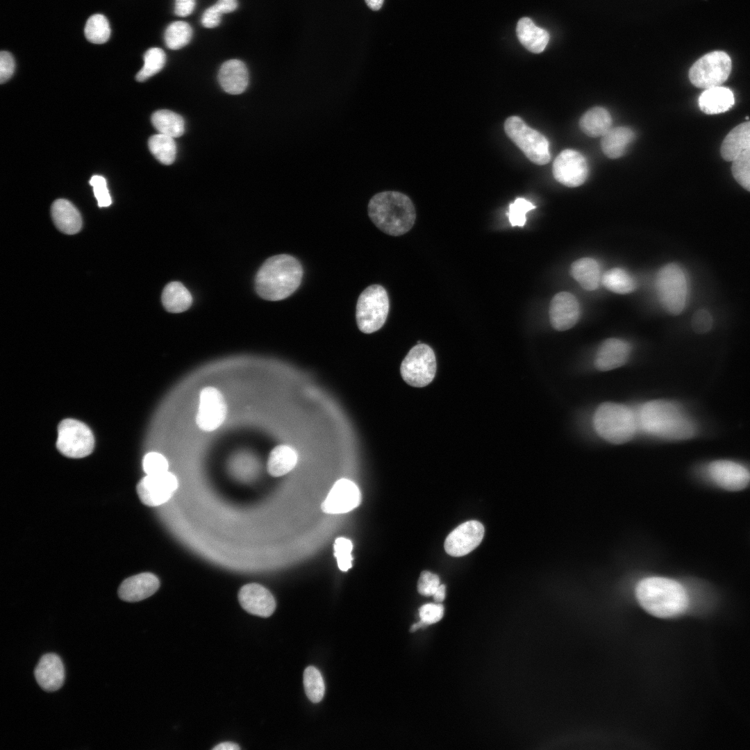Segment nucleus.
Segmentation results:
<instances>
[{
	"mask_svg": "<svg viewBox=\"0 0 750 750\" xmlns=\"http://www.w3.org/2000/svg\"><path fill=\"white\" fill-rule=\"evenodd\" d=\"M708 474L719 487L730 491L744 488L750 481L748 469L730 460H716L710 463Z\"/></svg>",
	"mask_w": 750,
	"mask_h": 750,
	"instance_id": "nucleus-17",
	"label": "nucleus"
},
{
	"mask_svg": "<svg viewBox=\"0 0 750 750\" xmlns=\"http://www.w3.org/2000/svg\"><path fill=\"white\" fill-rule=\"evenodd\" d=\"M215 5L222 14H224L234 11L238 7V1L218 0Z\"/></svg>",
	"mask_w": 750,
	"mask_h": 750,
	"instance_id": "nucleus-51",
	"label": "nucleus"
},
{
	"mask_svg": "<svg viewBox=\"0 0 750 750\" xmlns=\"http://www.w3.org/2000/svg\"><path fill=\"white\" fill-rule=\"evenodd\" d=\"M219 83L222 89L231 94L242 93L249 84V72L245 64L237 59L226 61L218 73Z\"/></svg>",
	"mask_w": 750,
	"mask_h": 750,
	"instance_id": "nucleus-23",
	"label": "nucleus"
},
{
	"mask_svg": "<svg viewBox=\"0 0 750 750\" xmlns=\"http://www.w3.org/2000/svg\"><path fill=\"white\" fill-rule=\"evenodd\" d=\"M90 184L93 188L94 197L97 200L98 206L100 208L108 207L112 203V199L110 195L106 180L104 177L99 175H94L92 176L90 180Z\"/></svg>",
	"mask_w": 750,
	"mask_h": 750,
	"instance_id": "nucleus-44",
	"label": "nucleus"
},
{
	"mask_svg": "<svg viewBox=\"0 0 750 750\" xmlns=\"http://www.w3.org/2000/svg\"><path fill=\"white\" fill-rule=\"evenodd\" d=\"M368 215L372 222L386 234L399 236L412 227L416 213L410 199L397 191L376 194L368 203Z\"/></svg>",
	"mask_w": 750,
	"mask_h": 750,
	"instance_id": "nucleus-4",
	"label": "nucleus"
},
{
	"mask_svg": "<svg viewBox=\"0 0 750 750\" xmlns=\"http://www.w3.org/2000/svg\"><path fill=\"white\" fill-rule=\"evenodd\" d=\"M636 597L640 606L651 615L672 617L682 614L689 606V597L678 582L664 577H649L637 585Z\"/></svg>",
	"mask_w": 750,
	"mask_h": 750,
	"instance_id": "nucleus-3",
	"label": "nucleus"
},
{
	"mask_svg": "<svg viewBox=\"0 0 750 750\" xmlns=\"http://www.w3.org/2000/svg\"><path fill=\"white\" fill-rule=\"evenodd\" d=\"M222 15L217 6L213 5L203 13L201 24L206 28H215L220 24Z\"/></svg>",
	"mask_w": 750,
	"mask_h": 750,
	"instance_id": "nucleus-49",
	"label": "nucleus"
},
{
	"mask_svg": "<svg viewBox=\"0 0 750 750\" xmlns=\"http://www.w3.org/2000/svg\"><path fill=\"white\" fill-rule=\"evenodd\" d=\"M297 460L298 455L292 447L285 444L278 445L269 455L267 472L272 476H281L295 467Z\"/></svg>",
	"mask_w": 750,
	"mask_h": 750,
	"instance_id": "nucleus-30",
	"label": "nucleus"
},
{
	"mask_svg": "<svg viewBox=\"0 0 750 750\" xmlns=\"http://www.w3.org/2000/svg\"><path fill=\"white\" fill-rule=\"evenodd\" d=\"M734 103L733 92L722 85L705 90L699 98L700 109L708 115L724 112L732 108Z\"/></svg>",
	"mask_w": 750,
	"mask_h": 750,
	"instance_id": "nucleus-25",
	"label": "nucleus"
},
{
	"mask_svg": "<svg viewBox=\"0 0 750 750\" xmlns=\"http://www.w3.org/2000/svg\"><path fill=\"white\" fill-rule=\"evenodd\" d=\"M239 602L247 612L262 617L272 615L276 608L272 594L258 583L243 585L238 593Z\"/></svg>",
	"mask_w": 750,
	"mask_h": 750,
	"instance_id": "nucleus-19",
	"label": "nucleus"
},
{
	"mask_svg": "<svg viewBox=\"0 0 750 750\" xmlns=\"http://www.w3.org/2000/svg\"><path fill=\"white\" fill-rule=\"evenodd\" d=\"M508 137L533 163L547 164L551 156L547 139L538 131L528 126L519 117H509L504 123Z\"/></svg>",
	"mask_w": 750,
	"mask_h": 750,
	"instance_id": "nucleus-8",
	"label": "nucleus"
},
{
	"mask_svg": "<svg viewBox=\"0 0 750 750\" xmlns=\"http://www.w3.org/2000/svg\"><path fill=\"white\" fill-rule=\"evenodd\" d=\"M360 502L361 494L356 484L341 478L335 483L321 508L327 514H342L355 509Z\"/></svg>",
	"mask_w": 750,
	"mask_h": 750,
	"instance_id": "nucleus-16",
	"label": "nucleus"
},
{
	"mask_svg": "<svg viewBox=\"0 0 750 750\" xmlns=\"http://www.w3.org/2000/svg\"><path fill=\"white\" fill-rule=\"evenodd\" d=\"M638 425L644 433L662 439L682 440L692 438L695 424L677 403L654 400L644 403L638 410Z\"/></svg>",
	"mask_w": 750,
	"mask_h": 750,
	"instance_id": "nucleus-1",
	"label": "nucleus"
},
{
	"mask_svg": "<svg viewBox=\"0 0 750 750\" xmlns=\"http://www.w3.org/2000/svg\"><path fill=\"white\" fill-rule=\"evenodd\" d=\"M427 626L424 622L420 620L419 622L414 624L410 628V632H415L420 628Z\"/></svg>",
	"mask_w": 750,
	"mask_h": 750,
	"instance_id": "nucleus-55",
	"label": "nucleus"
},
{
	"mask_svg": "<svg viewBox=\"0 0 750 750\" xmlns=\"http://www.w3.org/2000/svg\"><path fill=\"white\" fill-rule=\"evenodd\" d=\"M151 122L159 133L172 138L181 136L185 131L183 117L169 110H159L151 116Z\"/></svg>",
	"mask_w": 750,
	"mask_h": 750,
	"instance_id": "nucleus-33",
	"label": "nucleus"
},
{
	"mask_svg": "<svg viewBox=\"0 0 750 750\" xmlns=\"http://www.w3.org/2000/svg\"><path fill=\"white\" fill-rule=\"evenodd\" d=\"M195 7V0H175L174 12L180 17L190 15Z\"/></svg>",
	"mask_w": 750,
	"mask_h": 750,
	"instance_id": "nucleus-50",
	"label": "nucleus"
},
{
	"mask_svg": "<svg viewBox=\"0 0 750 750\" xmlns=\"http://www.w3.org/2000/svg\"><path fill=\"white\" fill-rule=\"evenodd\" d=\"M579 315V303L574 294L560 292L553 296L550 303L549 319L554 329L563 331L572 328Z\"/></svg>",
	"mask_w": 750,
	"mask_h": 750,
	"instance_id": "nucleus-18",
	"label": "nucleus"
},
{
	"mask_svg": "<svg viewBox=\"0 0 750 750\" xmlns=\"http://www.w3.org/2000/svg\"><path fill=\"white\" fill-rule=\"evenodd\" d=\"M572 276L585 290H596L601 277L598 262L592 258H582L574 261L570 268Z\"/></svg>",
	"mask_w": 750,
	"mask_h": 750,
	"instance_id": "nucleus-29",
	"label": "nucleus"
},
{
	"mask_svg": "<svg viewBox=\"0 0 750 750\" xmlns=\"http://www.w3.org/2000/svg\"><path fill=\"white\" fill-rule=\"evenodd\" d=\"M484 532L481 522L476 520L465 522L448 535L444 541V550L452 556L467 555L480 544Z\"/></svg>",
	"mask_w": 750,
	"mask_h": 750,
	"instance_id": "nucleus-15",
	"label": "nucleus"
},
{
	"mask_svg": "<svg viewBox=\"0 0 750 750\" xmlns=\"http://www.w3.org/2000/svg\"><path fill=\"white\" fill-rule=\"evenodd\" d=\"M745 119H746L747 120V119H749V117H748V116H747V117H745Z\"/></svg>",
	"mask_w": 750,
	"mask_h": 750,
	"instance_id": "nucleus-56",
	"label": "nucleus"
},
{
	"mask_svg": "<svg viewBox=\"0 0 750 750\" xmlns=\"http://www.w3.org/2000/svg\"><path fill=\"white\" fill-rule=\"evenodd\" d=\"M192 35V29L189 24L183 21H176L167 27L164 39L169 49L176 50L188 44Z\"/></svg>",
	"mask_w": 750,
	"mask_h": 750,
	"instance_id": "nucleus-36",
	"label": "nucleus"
},
{
	"mask_svg": "<svg viewBox=\"0 0 750 750\" xmlns=\"http://www.w3.org/2000/svg\"><path fill=\"white\" fill-rule=\"evenodd\" d=\"M390 308L385 288L379 285L367 287L360 294L356 311L357 325L365 333L379 330L385 324Z\"/></svg>",
	"mask_w": 750,
	"mask_h": 750,
	"instance_id": "nucleus-7",
	"label": "nucleus"
},
{
	"mask_svg": "<svg viewBox=\"0 0 750 750\" xmlns=\"http://www.w3.org/2000/svg\"><path fill=\"white\" fill-rule=\"evenodd\" d=\"M142 467L147 475H153L167 472L169 464L162 454L158 452H149L143 458Z\"/></svg>",
	"mask_w": 750,
	"mask_h": 750,
	"instance_id": "nucleus-43",
	"label": "nucleus"
},
{
	"mask_svg": "<svg viewBox=\"0 0 750 750\" xmlns=\"http://www.w3.org/2000/svg\"><path fill=\"white\" fill-rule=\"evenodd\" d=\"M635 133L629 127L619 126L610 128L602 136L601 147L603 153L610 158H618L626 151L633 141Z\"/></svg>",
	"mask_w": 750,
	"mask_h": 750,
	"instance_id": "nucleus-28",
	"label": "nucleus"
},
{
	"mask_svg": "<svg viewBox=\"0 0 750 750\" xmlns=\"http://www.w3.org/2000/svg\"><path fill=\"white\" fill-rule=\"evenodd\" d=\"M744 151H750V121L733 128L724 139L720 152L726 161H733Z\"/></svg>",
	"mask_w": 750,
	"mask_h": 750,
	"instance_id": "nucleus-27",
	"label": "nucleus"
},
{
	"mask_svg": "<svg viewBox=\"0 0 750 750\" xmlns=\"http://www.w3.org/2000/svg\"><path fill=\"white\" fill-rule=\"evenodd\" d=\"M226 415L227 404L222 393L214 387L202 389L196 417L199 428L204 431H212L223 424Z\"/></svg>",
	"mask_w": 750,
	"mask_h": 750,
	"instance_id": "nucleus-12",
	"label": "nucleus"
},
{
	"mask_svg": "<svg viewBox=\"0 0 750 750\" xmlns=\"http://www.w3.org/2000/svg\"><path fill=\"white\" fill-rule=\"evenodd\" d=\"M15 60L8 51H2L0 53V82L3 83L12 75L15 70Z\"/></svg>",
	"mask_w": 750,
	"mask_h": 750,
	"instance_id": "nucleus-48",
	"label": "nucleus"
},
{
	"mask_svg": "<svg viewBox=\"0 0 750 750\" xmlns=\"http://www.w3.org/2000/svg\"><path fill=\"white\" fill-rule=\"evenodd\" d=\"M712 318L710 313L705 309L697 310L692 318V327L698 333H705L710 330Z\"/></svg>",
	"mask_w": 750,
	"mask_h": 750,
	"instance_id": "nucleus-47",
	"label": "nucleus"
},
{
	"mask_svg": "<svg viewBox=\"0 0 750 750\" xmlns=\"http://www.w3.org/2000/svg\"><path fill=\"white\" fill-rule=\"evenodd\" d=\"M40 687L47 692L60 689L65 680V668L60 658L55 653H47L40 659L34 671Z\"/></svg>",
	"mask_w": 750,
	"mask_h": 750,
	"instance_id": "nucleus-20",
	"label": "nucleus"
},
{
	"mask_svg": "<svg viewBox=\"0 0 750 750\" xmlns=\"http://www.w3.org/2000/svg\"><path fill=\"white\" fill-rule=\"evenodd\" d=\"M597 434L610 443L619 444L628 442L638 427L637 416L628 407L613 402L601 403L593 417Z\"/></svg>",
	"mask_w": 750,
	"mask_h": 750,
	"instance_id": "nucleus-5",
	"label": "nucleus"
},
{
	"mask_svg": "<svg viewBox=\"0 0 750 750\" xmlns=\"http://www.w3.org/2000/svg\"><path fill=\"white\" fill-rule=\"evenodd\" d=\"M303 274L301 264L294 257L288 254L272 256L257 272L256 290L266 300L284 299L299 287Z\"/></svg>",
	"mask_w": 750,
	"mask_h": 750,
	"instance_id": "nucleus-2",
	"label": "nucleus"
},
{
	"mask_svg": "<svg viewBox=\"0 0 750 750\" xmlns=\"http://www.w3.org/2000/svg\"><path fill=\"white\" fill-rule=\"evenodd\" d=\"M162 302L168 312L179 313L190 307L192 297L181 283L173 281L165 287L162 294Z\"/></svg>",
	"mask_w": 750,
	"mask_h": 750,
	"instance_id": "nucleus-32",
	"label": "nucleus"
},
{
	"mask_svg": "<svg viewBox=\"0 0 750 750\" xmlns=\"http://www.w3.org/2000/svg\"><path fill=\"white\" fill-rule=\"evenodd\" d=\"M94 439L90 428L84 423L65 419L58 426L56 447L64 456L72 458H83L92 453Z\"/></svg>",
	"mask_w": 750,
	"mask_h": 750,
	"instance_id": "nucleus-11",
	"label": "nucleus"
},
{
	"mask_svg": "<svg viewBox=\"0 0 750 750\" xmlns=\"http://www.w3.org/2000/svg\"><path fill=\"white\" fill-rule=\"evenodd\" d=\"M303 685L308 698L312 703L319 702L324 694V683L319 671L312 666L303 672Z\"/></svg>",
	"mask_w": 750,
	"mask_h": 750,
	"instance_id": "nucleus-39",
	"label": "nucleus"
},
{
	"mask_svg": "<svg viewBox=\"0 0 750 750\" xmlns=\"http://www.w3.org/2000/svg\"><path fill=\"white\" fill-rule=\"evenodd\" d=\"M367 6L373 10H378L382 7L384 0H365Z\"/></svg>",
	"mask_w": 750,
	"mask_h": 750,
	"instance_id": "nucleus-54",
	"label": "nucleus"
},
{
	"mask_svg": "<svg viewBox=\"0 0 750 750\" xmlns=\"http://www.w3.org/2000/svg\"><path fill=\"white\" fill-rule=\"evenodd\" d=\"M212 749L214 750H238L240 747L238 744L232 742H224L219 743L215 746Z\"/></svg>",
	"mask_w": 750,
	"mask_h": 750,
	"instance_id": "nucleus-52",
	"label": "nucleus"
},
{
	"mask_svg": "<svg viewBox=\"0 0 750 750\" xmlns=\"http://www.w3.org/2000/svg\"><path fill=\"white\" fill-rule=\"evenodd\" d=\"M611 124L612 117L609 112L601 107L590 109L579 120L582 131L592 138L603 136L611 128Z\"/></svg>",
	"mask_w": 750,
	"mask_h": 750,
	"instance_id": "nucleus-31",
	"label": "nucleus"
},
{
	"mask_svg": "<svg viewBox=\"0 0 750 750\" xmlns=\"http://www.w3.org/2000/svg\"><path fill=\"white\" fill-rule=\"evenodd\" d=\"M51 216L56 227L62 233L72 235L82 227V218L78 209L68 200H56L51 206Z\"/></svg>",
	"mask_w": 750,
	"mask_h": 750,
	"instance_id": "nucleus-24",
	"label": "nucleus"
},
{
	"mask_svg": "<svg viewBox=\"0 0 750 750\" xmlns=\"http://www.w3.org/2000/svg\"><path fill=\"white\" fill-rule=\"evenodd\" d=\"M166 55L162 49L153 47L144 55V65L136 74V80L143 82L158 73L165 66Z\"/></svg>",
	"mask_w": 750,
	"mask_h": 750,
	"instance_id": "nucleus-37",
	"label": "nucleus"
},
{
	"mask_svg": "<svg viewBox=\"0 0 750 750\" xmlns=\"http://www.w3.org/2000/svg\"><path fill=\"white\" fill-rule=\"evenodd\" d=\"M85 35L92 43L103 44L107 42L110 35V28L106 17L100 14L92 15L85 24Z\"/></svg>",
	"mask_w": 750,
	"mask_h": 750,
	"instance_id": "nucleus-38",
	"label": "nucleus"
},
{
	"mask_svg": "<svg viewBox=\"0 0 750 750\" xmlns=\"http://www.w3.org/2000/svg\"><path fill=\"white\" fill-rule=\"evenodd\" d=\"M601 281L608 290L620 294L631 293L636 288L633 278L624 269L619 267H614L604 272Z\"/></svg>",
	"mask_w": 750,
	"mask_h": 750,
	"instance_id": "nucleus-34",
	"label": "nucleus"
},
{
	"mask_svg": "<svg viewBox=\"0 0 750 750\" xmlns=\"http://www.w3.org/2000/svg\"><path fill=\"white\" fill-rule=\"evenodd\" d=\"M400 372L408 385L422 388L428 385L436 372V359L433 350L426 344L414 346L403 360Z\"/></svg>",
	"mask_w": 750,
	"mask_h": 750,
	"instance_id": "nucleus-10",
	"label": "nucleus"
},
{
	"mask_svg": "<svg viewBox=\"0 0 750 750\" xmlns=\"http://www.w3.org/2000/svg\"><path fill=\"white\" fill-rule=\"evenodd\" d=\"M631 351L630 344L618 338H608L599 347L594 360L596 368L602 372L610 371L624 365Z\"/></svg>",
	"mask_w": 750,
	"mask_h": 750,
	"instance_id": "nucleus-21",
	"label": "nucleus"
},
{
	"mask_svg": "<svg viewBox=\"0 0 750 750\" xmlns=\"http://www.w3.org/2000/svg\"><path fill=\"white\" fill-rule=\"evenodd\" d=\"M731 172L735 181L750 192V151H744L733 161Z\"/></svg>",
	"mask_w": 750,
	"mask_h": 750,
	"instance_id": "nucleus-40",
	"label": "nucleus"
},
{
	"mask_svg": "<svg viewBox=\"0 0 750 750\" xmlns=\"http://www.w3.org/2000/svg\"><path fill=\"white\" fill-rule=\"evenodd\" d=\"M178 486L176 476L167 471L143 477L137 485V492L144 504L155 507L168 501Z\"/></svg>",
	"mask_w": 750,
	"mask_h": 750,
	"instance_id": "nucleus-13",
	"label": "nucleus"
},
{
	"mask_svg": "<svg viewBox=\"0 0 750 750\" xmlns=\"http://www.w3.org/2000/svg\"><path fill=\"white\" fill-rule=\"evenodd\" d=\"M440 585V580L437 574L424 571L418 580L417 590L422 595L433 596Z\"/></svg>",
	"mask_w": 750,
	"mask_h": 750,
	"instance_id": "nucleus-45",
	"label": "nucleus"
},
{
	"mask_svg": "<svg viewBox=\"0 0 750 750\" xmlns=\"http://www.w3.org/2000/svg\"><path fill=\"white\" fill-rule=\"evenodd\" d=\"M535 208L533 203L524 198L516 199L514 203L510 204L507 213L512 226H524L526 221V213Z\"/></svg>",
	"mask_w": 750,
	"mask_h": 750,
	"instance_id": "nucleus-42",
	"label": "nucleus"
},
{
	"mask_svg": "<svg viewBox=\"0 0 750 750\" xmlns=\"http://www.w3.org/2000/svg\"><path fill=\"white\" fill-rule=\"evenodd\" d=\"M552 172L558 182L567 187L575 188L585 181L588 168L581 153L573 149H565L555 159Z\"/></svg>",
	"mask_w": 750,
	"mask_h": 750,
	"instance_id": "nucleus-14",
	"label": "nucleus"
},
{
	"mask_svg": "<svg viewBox=\"0 0 750 750\" xmlns=\"http://www.w3.org/2000/svg\"><path fill=\"white\" fill-rule=\"evenodd\" d=\"M150 151L154 157L164 165H171L176 156V146L174 138L158 133L152 135L148 142Z\"/></svg>",
	"mask_w": 750,
	"mask_h": 750,
	"instance_id": "nucleus-35",
	"label": "nucleus"
},
{
	"mask_svg": "<svg viewBox=\"0 0 750 750\" xmlns=\"http://www.w3.org/2000/svg\"><path fill=\"white\" fill-rule=\"evenodd\" d=\"M656 288L659 301L670 315H679L685 308L688 298V281L683 269L671 262L661 267L657 273Z\"/></svg>",
	"mask_w": 750,
	"mask_h": 750,
	"instance_id": "nucleus-6",
	"label": "nucleus"
},
{
	"mask_svg": "<svg viewBox=\"0 0 750 750\" xmlns=\"http://www.w3.org/2000/svg\"><path fill=\"white\" fill-rule=\"evenodd\" d=\"M516 31L521 44L534 53L542 52L549 40L548 32L535 26L528 17H523L519 20Z\"/></svg>",
	"mask_w": 750,
	"mask_h": 750,
	"instance_id": "nucleus-26",
	"label": "nucleus"
},
{
	"mask_svg": "<svg viewBox=\"0 0 750 750\" xmlns=\"http://www.w3.org/2000/svg\"><path fill=\"white\" fill-rule=\"evenodd\" d=\"M433 597L436 603H440L444 600L446 597V586L443 584H440Z\"/></svg>",
	"mask_w": 750,
	"mask_h": 750,
	"instance_id": "nucleus-53",
	"label": "nucleus"
},
{
	"mask_svg": "<svg viewBox=\"0 0 750 750\" xmlns=\"http://www.w3.org/2000/svg\"><path fill=\"white\" fill-rule=\"evenodd\" d=\"M160 581L151 573H141L124 580L118 589L121 599L128 602H137L153 595L159 588Z\"/></svg>",
	"mask_w": 750,
	"mask_h": 750,
	"instance_id": "nucleus-22",
	"label": "nucleus"
},
{
	"mask_svg": "<svg viewBox=\"0 0 750 750\" xmlns=\"http://www.w3.org/2000/svg\"><path fill=\"white\" fill-rule=\"evenodd\" d=\"M732 62L724 51H714L697 60L689 70L692 84L701 89L721 86L729 76Z\"/></svg>",
	"mask_w": 750,
	"mask_h": 750,
	"instance_id": "nucleus-9",
	"label": "nucleus"
},
{
	"mask_svg": "<svg viewBox=\"0 0 750 750\" xmlns=\"http://www.w3.org/2000/svg\"><path fill=\"white\" fill-rule=\"evenodd\" d=\"M421 620L427 626L439 622L444 615V607L440 603H426L420 607Z\"/></svg>",
	"mask_w": 750,
	"mask_h": 750,
	"instance_id": "nucleus-46",
	"label": "nucleus"
},
{
	"mask_svg": "<svg viewBox=\"0 0 750 750\" xmlns=\"http://www.w3.org/2000/svg\"><path fill=\"white\" fill-rule=\"evenodd\" d=\"M334 556L337 559L339 569L347 572L352 566L351 551L353 544L350 540L345 538H338L333 545Z\"/></svg>",
	"mask_w": 750,
	"mask_h": 750,
	"instance_id": "nucleus-41",
	"label": "nucleus"
}]
</instances>
